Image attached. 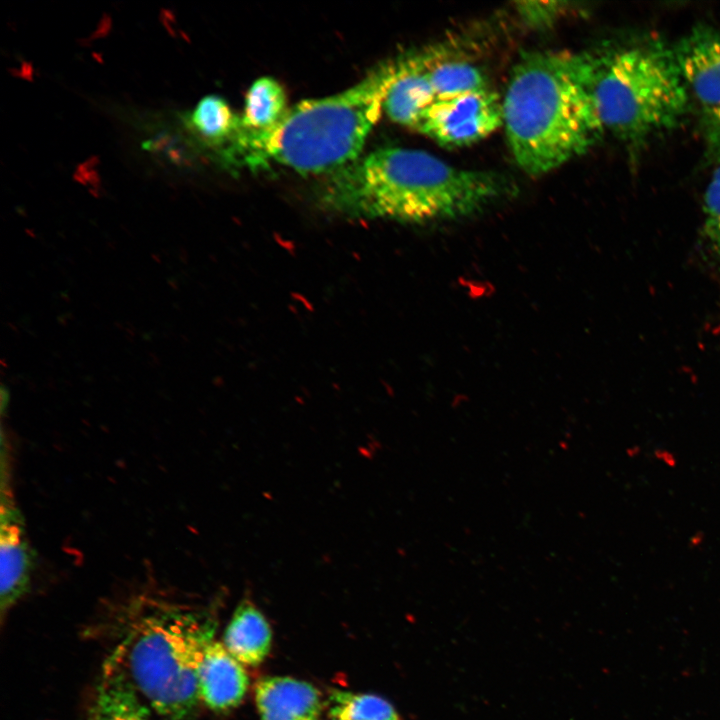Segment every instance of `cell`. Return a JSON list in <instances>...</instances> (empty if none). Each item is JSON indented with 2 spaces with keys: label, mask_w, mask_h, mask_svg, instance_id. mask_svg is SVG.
Returning <instances> with one entry per match:
<instances>
[{
  "label": "cell",
  "mask_w": 720,
  "mask_h": 720,
  "mask_svg": "<svg viewBox=\"0 0 720 720\" xmlns=\"http://www.w3.org/2000/svg\"><path fill=\"white\" fill-rule=\"evenodd\" d=\"M503 126L502 101L489 88L435 100L416 130L446 147L473 144Z\"/></svg>",
  "instance_id": "obj_6"
},
{
  "label": "cell",
  "mask_w": 720,
  "mask_h": 720,
  "mask_svg": "<svg viewBox=\"0 0 720 720\" xmlns=\"http://www.w3.org/2000/svg\"><path fill=\"white\" fill-rule=\"evenodd\" d=\"M150 712L112 653L103 666L90 720H152Z\"/></svg>",
  "instance_id": "obj_12"
},
{
  "label": "cell",
  "mask_w": 720,
  "mask_h": 720,
  "mask_svg": "<svg viewBox=\"0 0 720 720\" xmlns=\"http://www.w3.org/2000/svg\"><path fill=\"white\" fill-rule=\"evenodd\" d=\"M437 54H422L397 61L396 75L385 98L391 120L417 129L425 110L436 100L427 70Z\"/></svg>",
  "instance_id": "obj_9"
},
{
  "label": "cell",
  "mask_w": 720,
  "mask_h": 720,
  "mask_svg": "<svg viewBox=\"0 0 720 720\" xmlns=\"http://www.w3.org/2000/svg\"><path fill=\"white\" fill-rule=\"evenodd\" d=\"M272 631L268 621L249 600H243L228 623L223 644L243 665L255 666L268 656Z\"/></svg>",
  "instance_id": "obj_13"
},
{
  "label": "cell",
  "mask_w": 720,
  "mask_h": 720,
  "mask_svg": "<svg viewBox=\"0 0 720 720\" xmlns=\"http://www.w3.org/2000/svg\"><path fill=\"white\" fill-rule=\"evenodd\" d=\"M113 651L135 690L164 720H191L200 703L199 670L216 622L205 609L141 597Z\"/></svg>",
  "instance_id": "obj_4"
},
{
  "label": "cell",
  "mask_w": 720,
  "mask_h": 720,
  "mask_svg": "<svg viewBox=\"0 0 720 720\" xmlns=\"http://www.w3.org/2000/svg\"><path fill=\"white\" fill-rule=\"evenodd\" d=\"M563 2H519L518 13L530 26L536 28L552 24L562 13L565 7Z\"/></svg>",
  "instance_id": "obj_19"
},
{
  "label": "cell",
  "mask_w": 720,
  "mask_h": 720,
  "mask_svg": "<svg viewBox=\"0 0 720 720\" xmlns=\"http://www.w3.org/2000/svg\"><path fill=\"white\" fill-rule=\"evenodd\" d=\"M248 685L243 664L222 642L213 640L205 650L199 670L201 702L215 712L229 711L243 700Z\"/></svg>",
  "instance_id": "obj_10"
},
{
  "label": "cell",
  "mask_w": 720,
  "mask_h": 720,
  "mask_svg": "<svg viewBox=\"0 0 720 720\" xmlns=\"http://www.w3.org/2000/svg\"><path fill=\"white\" fill-rule=\"evenodd\" d=\"M593 53L534 51L513 67L502 100L510 152L528 175L587 152L605 132L591 91Z\"/></svg>",
  "instance_id": "obj_2"
},
{
  "label": "cell",
  "mask_w": 720,
  "mask_h": 720,
  "mask_svg": "<svg viewBox=\"0 0 720 720\" xmlns=\"http://www.w3.org/2000/svg\"><path fill=\"white\" fill-rule=\"evenodd\" d=\"M591 91L604 130L632 145L676 126L689 104L674 49L657 39L593 53Z\"/></svg>",
  "instance_id": "obj_5"
},
{
  "label": "cell",
  "mask_w": 720,
  "mask_h": 720,
  "mask_svg": "<svg viewBox=\"0 0 720 720\" xmlns=\"http://www.w3.org/2000/svg\"><path fill=\"white\" fill-rule=\"evenodd\" d=\"M34 552L24 517L2 467L0 508V610L3 619L24 597L31 584Z\"/></svg>",
  "instance_id": "obj_8"
},
{
  "label": "cell",
  "mask_w": 720,
  "mask_h": 720,
  "mask_svg": "<svg viewBox=\"0 0 720 720\" xmlns=\"http://www.w3.org/2000/svg\"><path fill=\"white\" fill-rule=\"evenodd\" d=\"M1 399H2L1 409H2V411H4L7 408V403L9 401V393L5 389L4 386H2V388H1Z\"/></svg>",
  "instance_id": "obj_20"
},
{
  "label": "cell",
  "mask_w": 720,
  "mask_h": 720,
  "mask_svg": "<svg viewBox=\"0 0 720 720\" xmlns=\"http://www.w3.org/2000/svg\"><path fill=\"white\" fill-rule=\"evenodd\" d=\"M427 74L436 100L487 89V81L479 68L460 60H440L428 67Z\"/></svg>",
  "instance_id": "obj_16"
},
{
  "label": "cell",
  "mask_w": 720,
  "mask_h": 720,
  "mask_svg": "<svg viewBox=\"0 0 720 720\" xmlns=\"http://www.w3.org/2000/svg\"><path fill=\"white\" fill-rule=\"evenodd\" d=\"M702 238L707 253L720 267V164L714 170L704 195Z\"/></svg>",
  "instance_id": "obj_18"
},
{
  "label": "cell",
  "mask_w": 720,
  "mask_h": 720,
  "mask_svg": "<svg viewBox=\"0 0 720 720\" xmlns=\"http://www.w3.org/2000/svg\"><path fill=\"white\" fill-rule=\"evenodd\" d=\"M286 104L285 90L277 80L269 76L256 79L245 97L241 127L250 130L270 127L285 113Z\"/></svg>",
  "instance_id": "obj_15"
},
{
  "label": "cell",
  "mask_w": 720,
  "mask_h": 720,
  "mask_svg": "<svg viewBox=\"0 0 720 720\" xmlns=\"http://www.w3.org/2000/svg\"><path fill=\"white\" fill-rule=\"evenodd\" d=\"M261 720H320L321 693L312 684L287 676H268L255 686Z\"/></svg>",
  "instance_id": "obj_11"
},
{
  "label": "cell",
  "mask_w": 720,
  "mask_h": 720,
  "mask_svg": "<svg viewBox=\"0 0 720 720\" xmlns=\"http://www.w3.org/2000/svg\"><path fill=\"white\" fill-rule=\"evenodd\" d=\"M397 62L375 67L354 86L303 100L268 128L240 127L221 148L231 164L249 169L279 164L300 173H325L356 160L380 118Z\"/></svg>",
  "instance_id": "obj_3"
},
{
  "label": "cell",
  "mask_w": 720,
  "mask_h": 720,
  "mask_svg": "<svg viewBox=\"0 0 720 720\" xmlns=\"http://www.w3.org/2000/svg\"><path fill=\"white\" fill-rule=\"evenodd\" d=\"M673 49L687 89L703 114L708 138L720 149V32L696 26Z\"/></svg>",
  "instance_id": "obj_7"
},
{
  "label": "cell",
  "mask_w": 720,
  "mask_h": 720,
  "mask_svg": "<svg viewBox=\"0 0 720 720\" xmlns=\"http://www.w3.org/2000/svg\"><path fill=\"white\" fill-rule=\"evenodd\" d=\"M512 192L492 171L455 167L427 151L385 147L334 171L320 193L337 213L425 222L472 215Z\"/></svg>",
  "instance_id": "obj_1"
},
{
  "label": "cell",
  "mask_w": 720,
  "mask_h": 720,
  "mask_svg": "<svg viewBox=\"0 0 720 720\" xmlns=\"http://www.w3.org/2000/svg\"><path fill=\"white\" fill-rule=\"evenodd\" d=\"M184 120L200 141L221 148L241 127L240 117L224 98L217 95L203 97Z\"/></svg>",
  "instance_id": "obj_14"
},
{
  "label": "cell",
  "mask_w": 720,
  "mask_h": 720,
  "mask_svg": "<svg viewBox=\"0 0 720 720\" xmlns=\"http://www.w3.org/2000/svg\"><path fill=\"white\" fill-rule=\"evenodd\" d=\"M328 720H400L394 706L373 694L334 691Z\"/></svg>",
  "instance_id": "obj_17"
}]
</instances>
